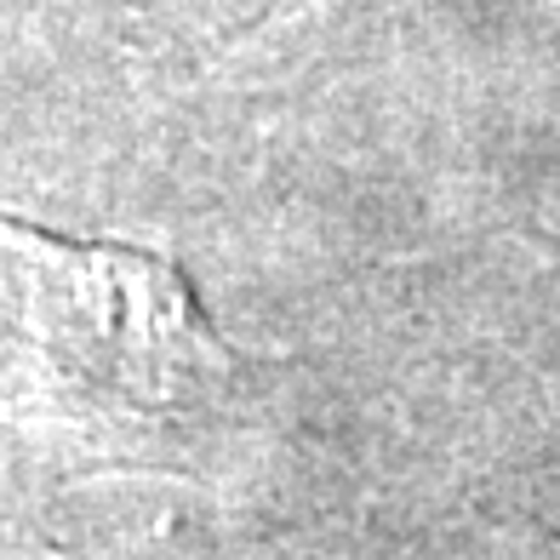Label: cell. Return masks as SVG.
Returning <instances> with one entry per match:
<instances>
[{"label": "cell", "instance_id": "cell-1", "mask_svg": "<svg viewBox=\"0 0 560 560\" xmlns=\"http://www.w3.org/2000/svg\"><path fill=\"white\" fill-rule=\"evenodd\" d=\"M40 349L92 406L132 423H172L212 406L241 349L207 320L189 275L132 241H58L23 229Z\"/></svg>", "mask_w": 560, "mask_h": 560}]
</instances>
